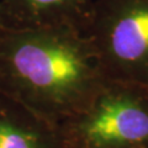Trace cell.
I'll list each match as a JSON object with an SVG mask.
<instances>
[{
  "label": "cell",
  "mask_w": 148,
  "mask_h": 148,
  "mask_svg": "<svg viewBox=\"0 0 148 148\" xmlns=\"http://www.w3.org/2000/svg\"><path fill=\"white\" fill-rule=\"evenodd\" d=\"M106 80L83 30L0 26V91L53 125L85 108Z\"/></svg>",
  "instance_id": "1"
},
{
  "label": "cell",
  "mask_w": 148,
  "mask_h": 148,
  "mask_svg": "<svg viewBox=\"0 0 148 148\" xmlns=\"http://www.w3.org/2000/svg\"><path fill=\"white\" fill-rule=\"evenodd\" d=\"M58 130L67 148H148V88L106 80Z\"/></svg>",
  "instance_id": "2"
},
{
  "label": "cell",
  "mask_w": 148,
  "mask_h": 148,
  "mask_svg": "<svg viewBox=\"0 0 148 148\" xmlns=\"http://www.w3.org/2000/svg\"><path fill=\"white\" fill-rule=\"evenodd\" d=\"M83 31L106 79L148 88V0H95Z\"/></svg>",
  "instance_id": "3"
},
{
  "label": "cell",
  "mask_w": 148,
  "mask_h": 148,
  "mask_svg": "<svg viewBox=\"0 0 148 148\" xmlns=\"http://www.w3.org/2000/svg\"><path fill=\"white\" fill-rule=\"evenodd\" d=\"M95 0H0V26H72L84 30Z\"/></svg>",
  "instance_id": "4"
},
{
  "label": "cell",
  "mask_w": 148,
  "mask_h": 148,
  "mask_svg": "<svg viewBox=\"0 0 148 148\" xmlns=\"http://www.w3.org/2000/svg\"><path fill=\"white\" fill-rule=\"evenodd\" d=\"M0 148H67L57 125L0 91Z\"/></svg>",
  "instance_id": "5"
}]
</instances>
